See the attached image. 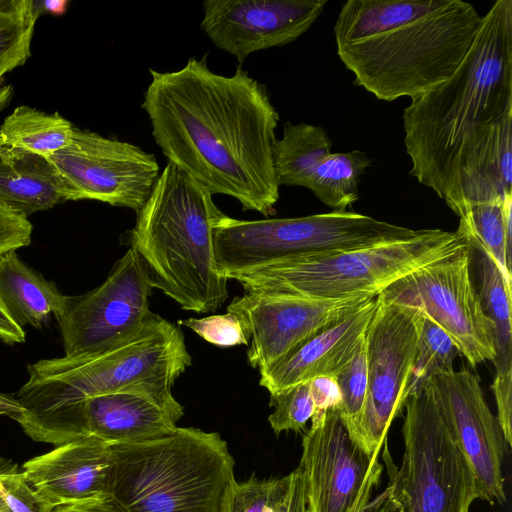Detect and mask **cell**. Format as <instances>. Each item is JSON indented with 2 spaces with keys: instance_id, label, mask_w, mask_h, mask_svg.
<instances>
[{
  "instance_id": "6da1fadb",
  "label": "cell",
  "mask_w": 512,
  "mask_h": 512,
  "mask_svg": "<svg viewBox=\"0 0 512 512\" xmlns=\"http://www.w3.org/2000/svg\"><path fill=\"white\" fill-rule=\"evenodd\" d=\"M410 174L460 218L512 195V1L497 0L454 73L403 113Z\"/></svg>"
},
{
  "instance_id": "7a4b0ae2",
  "label": "cell",
  "mask_w": 512,
  "mask_h": 512,
  "mask_svg": "<svg viewBox=\"0 0 512 512\" xmlns=\"http://www.w3.org/2000/svg\"><path fill=\"white\" fill-rule=\"evenodd\" d=\"M142 109L169 162L211 194L236 199L243 210L276 214L273 165L279 114L264 84L240 65L232 76L209 69L207 55L176 71L150 69Z\"/></svg>"
},
{
  "instance_id": "3957f363",
  "label": "cell",
  "mask_w": 512,
  "mask_h": 512,
  "mask_svg": "<svg viewBox=\"0 0 512 512\" xmlns=\"http://www.w3.org/2000/svg\"><path fill=\"white\" fill-rule=\"evenodd\" d=\"M211 192L167 162L136 213L129 241L153 288L188 311H216L228 297L214 257L213 228L224 215Z\"/></svg>"
},
{
  "instance_id": "277c9868",
  "label": "cell",
  "mask_w": 512,
  "mask_h": 512,
  "mask_svg": "<svg viewBox=\"0 0 512 512\" xmlns=\"http://www.w3.org/2000/svg\"><path fill=\"white\" fill-rule=\"evenodd\" d=\"M110 448L109 492L129 512H226L235 461L218 433L177 427Z\"/></svg>"
},
{
  "instance_id": "5b68a950",
  "label": "cell",
  "mask_w": 512,
  "mask_h": 512,
  "mask_svg": "<svg viewBox=\"0 0 512 512\" xmlns=\"http://www.w3.org/2000/svg\"><path fill=\"white\" fill-rule=\"evenodd\" d=\"M191 364L180 326L150 312L133 337L110 350L29 364L15 397L29 408L124 392L181 408L171 388Z\"/></svg>"
},
{
  "instance_id": "8992f818",
  "label": "cell",
  "mask_w": 512,
  "mask_h": 512,
  "mask_svg": "<svg viewBox=\"0 0 512 512\" xmlns=\"http://www.w3.org/2000/svg\"><path fill=\"white\" fill-rule=\"evenodd\" d=\"M481 21L470 3L438 0L430 10L381 33L337 45V53L355 83L377 99L412 100L454 73Z\"/></svg>"
},
{
  "instance_id": "52a82bcc",
  "label": "cell",
  "mask_w": 512,
  "mask_h": 512,
  "mask_svg": "<svg viewBox=\"0 0 512 512\" xmlns=\"http://www.w3.org/2000/svg\"><path fill=\"white\" fill-rule=\"evenodd\" d=\"M461 230L420 229L398 240L359 248L287 256L229 273L246 293L284 294L324 300L377 296L389 285L456 250Z\"/></svg>"
},
{
  "instance_id": "ba28073f",
  "label": "cell",
  "mask_w": 512,
  "mask_h": 512,
  "mask_svg": "<svg viewBox=\"0 0 512 512\" xmlns=\"http://www.w3.org/2000/svg\"><path fill=\"white\" fill-rule=\"evenodd\" d=\"M416 232L347 211L262 220L224 214L213 228L214 257L219 275L225 278L287 256L359 248Z\"/></svg>"
},
{
  "instance_id": "9c48e42d",
  "label": "cell",
  "mask_w": 512,
  "mask_h": 512,
  "mask_svg": "<svg viewBox=\"0 0 512 512\" xmlns=\"http://www.w3.org/2000/svg\"><path fill=\"white\" fill-rule=\"evenodd\" d=\"M404 408L402 464L388 472L402 512H468L476 500L473 473L430 382Z\"/></svg>"
},
{
  "instance_id": "30bf717a",
  "label": "cell",
  "mask_w": 512,
  "mask_h": 512,
  "mask_svg": "<svg viewBox=\"0 0 512 512\" xmlns=\"http://www.w3.org/2000/svg\"><path fill=\"white\" fill-rule=\"evenodd\" d=\"M379 295L425 314L473 367L493 361V326L473 282L466 238L453 252L398 279Z\"/></svg>"
},
{
  "instance_id": "8fae6325",
  "label": "cell",
  "mask_w": 512,
  "mask_h": 512,
  "mask_svg": "<svg viewBox=\"0 0 512 512\" xmlns=\"http://www.w3.org/2000/svg\"><path fill=\"white\" fill-rule=\"evenodd\" d=\"M417 338V310L378 295L365 335L366 399L358 420L347 430L368 455L380 453L392 421L405 407Z\"/></svg>"
},
{
  "instance_id": "7c38bea8",
  "label": "cell",
  "mask_w": 512,
  "mask_h": 512,
  "mask_svg": "<svg viewBox=\"0 0 512 512\" xmlns=\"http://www.w3.org/2000/svg\"><path fill=\"white\" fill-rule=\"evenodd\" d=\"M152 289L144 262L130 247L103 283L84 294L67 296L56 318L65 355L102 353L133 337L151 312Z\"/></svg>"
},
{
  "instance_id": "4fadbf2b",
  "label": "cell",
  "mask_w": 512,
  "mask_h": 512,
  "mask_svg": "<svg viewBox=\"0 0 512 512\" xmlns=\"http://www.w3.org/2000/svg\"><path fill=\"white\" fill-rule=\"evenodd\" d=\"M46 158L68 187L70 200H96L136 213L160 175L153 154L77 127L68 146Z\"/></svg>"
},
{
  "instance_id": "5bb4252c",
  "label": "cell",
  "mask_w": 512,
  "mask_h": 512,
  "mask_svg": "<svg viewBox=\"0 0 512 512\" xmlns=\"http://www.w3.org/2000/svg\"><path fill=\"white\" fill-rule=\"evenodd\" d=\"M378 456L352 441L339 409L312 416L298 466L306 512H356L365 506L383 471Z\"/></svg>"
},
{
  "instance_id": "9a60e30c",
  "label": "cell",
  "mask_w": 512,
  "mask_h": 512,
  "mask_svg": "<svg viewBox=\"0 0 512 512\" xmlns=\"http://www.w3.org/2000/svg\"><path fill=\"white\" fill-rule=\"evenodd\" d=\"M373 297L376 296L324 300L284 294L245 293L233 298L227 312L241 321L250 341L248 363L261 371Z\"/></svg>"
},
{
  "instance_id": "2e32d148",
  "label": "cell",
  "mask_w": 512,
  "mask_h": 512,
  "mask_svg": "<svg viewBox=\"0 0 512 512\" xmlns=\"http://www.w3.org/2000/svg\"><path fill=\"white\" fill-rule=\"evenodd\" d=\"M429 382L469 463L476 499L503 505V463L509 447L485 399L480 378L463 368L435 375Z\"/></svg>"
},
{
  "instance_id": "e0dca14e",
  "label": "cell",
  "mask_w": 512,
  "mask_h": 512,
  "mask_svg": "<svg viewBox=\"0 0 512 512\" xmlns=\"http://www.w3.org/2000/svg\"><path fill=\"white\" fill-rule=\"evenodd\" d=\"M327 0H205L201 28L239 63L251 53L294 42L322 14Z\"/></svg>"
},
{
  "instance_id": "ac0fdd59",
  "label": "cell",
  "mask_w": 512,
  "mask_h": 512,
  "mask_svg": "<svg viewBox=\"0 0 512 512\" xmlns=\"http://www.w3.org/2000/svg\"><path fill=\"white\" fill-rule=\"evenodd\" d=\"M64 424L74 439L95 436L110 444L138 443L177 428L184 408L136 393H111L62 403Z\"/></svg>"
},
{
  "instance_id": "d6986e66",
  "label": "cell",
  "mask_w": 512,
  "mask_h": 512,
  "mask_svg": "<svg viewBox=\"0 0 512 512\" xmlns=\"http://www.w3.org/2000/svg\"><path fill=\"white\" fill-rule=\"evenodd\" d=\"M22 472L54 508L96 498L110 493V443L85 436L31 458Z\"/></svg>"
},
{
  "instance_id": "ffe728a7",
  "label": "cell",
  "mask_w": 512,
  "mask_h": 512,
  "mask_svg": "<svg viewBox=\"0 0 512 512\" xmlns=\"http://www.w3.org/2000/svg\"><path fill=\"white\" fill-rule=\"evenodd\" d=\"M376 306L377 296L300 343L259 371V385L271 394L318 376H335L364 340Z\"/></svg>"
},
{
  "instance_id": "44dd1931",
  "label": "cell",
  "mask_w": 512,
  "mask_h": 512,
  "mask_svg": "<svg viewBox=\"0 0 512 512\" xmlns=\"http://www.w3.org/2000/svg\"><path fill=\"white\" fill-rule=\"evenodd\" d=\"M70 200L65 182L41 155L0 147V205L28 218Z\"/></svg>"
},
{
  "instance_id": "7402d4cb",
  "label": "cell",
  "mask_w": 512,
  "mask_h": 512,
  "mask_svg": "<svg viewBox=\"0 0 512 512\" xmlns=\"http://www.w3.org/2000/svg\"><path fill=\"white\" fill-rule=\"evenodd\" d=\"M466 238L470 266L474 268L476 291L486 316L491 320L494 335L495 377L492 385H512V323L511 285L498 266L460 220L459 227Z\"/></svg>"
},
{
  "instance_id": "603a6c76",
  "label": "cell",
  "mask_w": 512,
  "mask_h": 512,
  "mask_svg": "<svg viewBox=\"0 0 512 512\" xmlns=\"http://www.w3.org/2000/svg\"><path fill=\"white\" fill-rule=\"evenodd\" d=\"M12 250L0 255V297L20 326L41 328L64 309L67 296Z\"/></svg>"
},
{
  "instance_id": "cb8c5ba5",
  "label": "cell",
  "mask_w": 512,
  "mask_h": 512,
  "mask_svg": "<svg viewBox=\"0 0 512 512\" xmlns=\"http://www.w3.org/2000/svg\"><path fill=\"white\" fill-rule=\"evenodd\" d=\"M332 141L320 126L286 122L283 136L273 149V165L279 186L309 183L321 162L331 153Z\"/></svg>"
},
{
  "instance_id": "d4e9b609",
  "label": "cell",
  "mask_w": 512,
  "mask_h": 512,
  "mask_svg": "<svg viewBox=\"0 0 512 512\" xmlns=\"http://www.w3.org/2000/svg\"><path fill=\"white\" fill-rule=\"evenodd\" d=\"M74 125L58 112L52 114L22 105L0 125V147L48 157L70 143Z\"/></svg>"
},
{
  "instance_id": "484cf974",
  "label": "cell",
  "mask_w": 512,
  "mask_h": 512,
  "mask_svg": "<svg viewBox=\"0 0 512 512\" xmlns=\"http://www.w3.org/2000/svg\"><path fill=\"white\" fill-rule=\"evenodd\" d=\"M370 165L362 151L331 152L317 167L308 189L334 211H345L358 200L360 177Z\"/></svg>"
},
{
  "instance_id": "4316f807",
  "label": "cell",
  "mask_w": 512,
  "mask_h": 512,
  "mask_svg": "<svg viewBox=\"0 0 512 512\" xmlns=\"http://www.w3.org/2000/svg\"><path fill=\"white\" fill-rule=\"evenodd\" d=\"M460 220L511 285L512 195L473 205Z\"/></svg>"
},
{
  "instance_id": "83f0119b",
  "label": "cell",
  "mask_w": 512,
  "mask_h": 512,
  "mask_svg": "<svg viewBox=\"0 0 512 512\" xmlns=\"http://www.w3.org/2000/svg\"><path fill=\"white\" fill-rule=\"evenodd\" d=\"M41 1L0 0V83L31 57V44Z\"/></svg>"
},
{
  "instance_id": "f1b7e54d",
  "label": "cell",
  "mask_w": 512,
  "mask_h": 512,
  "mask_svg": "<svg viewBox=\"0 0 512 512\" xmlns=\"http://www.w3.org/2000/svg\"><path fill=\"white\" fill-rule=\"evenodd\" d=\"M417 329V351L407 398L428 384L431 377L453 372V362L458 352L449 335L419 310Z\"/></svg>"
},
{
  "instance_id": "f546056e",
  "label": "cell",
  "mask_w": 512,
  "mask_h": 512,
  "mask_svg": "<svg viewBox=\"0 0 512 512\" xmlns=\"http://www.w3.org/2000/svg\"><path fill=\"white\" fill-rule=\"evenodd\" d=\"M269 406L274 410L268 416V422L276 434L302 431L315 411L309 381L271 393Z\"/></svg>"
},
{
  "instance_id": "4dcf8cb0",
  "label": "cell",
  "mask_w": 512,
  "mask_h": 512,
  "mask_svg": "<svg viewBox=\"0 0 512 512\" xmlns=\"http://www.w3.org/2000/svg\"><path fill=\"white\" fill-rule=\"evenodd\" d=\"M334 377L341 394L339 412L348 430L358 420L366 399L368 380L365 338L354 356Z\"/></svg>"
},
{
  "instance_id": "1f68e13d",
  "label": "cell",
  "mask_w": 512,
  "mask_h": 512,
  "mask_svg": "<svg viewBox=\"0 0 512 512\" xmlns=\"http://www.w3.org/2000/svg\"><path fill=\"white\" fill-rule=\"evenodd\" d=\"M289 476L236 482L226 512H277L283 505Z\"/></svg>"
},
{
  "instance_id": "d6a6232c",
  "label": "cell",
  "mask_w": 512,
  "mask_h": 512,
  "mask_svg": "<svg viewBox=\"0 0 512 512\" xmlns=\"http://www.w3.org/2000/svg\"><path fill=\"white\" fill-rule=\"evenodd\" d=\"M0 488L11 512H52L48 503L26 480L16 465L0 459Z\"/></svg>"
},
{
  "instance_id": "836d02e7",
  "label": "cell",
  "mask_w": 512,
  "mask_h": 512,
  "mask_svg": "<svg viewBox=\"0 0 512 512\" xmlns=\"http://www.w3.org/2000/svg\"><path fill=\"white\" fill-rule=\"evenodd\" d=\"M179 326L193 330L205 341L219 347L247 345L249 337L241 321L232 313L178 321Z\"/></svg>"
},
{
  "instance_id": "e575fe53",
  "label": "cell",
  "mask_w": 512,
  "mask_h": 512,
  "mask_svg": "<svg viewBox=\"0 0 512 512\" xmlns=\"http://www.w3.org/2000/svg\"><path fill=\"white\" fill-rule=\"evenodd\" d=\"M314 414L321 415L329 409H339L341 394L334 376H318L309 381Z\"/></svg>"
},
{
  "instance_id": "d590c367",
  "label": "cell",
  "mask_w": 512,
  "mask_h": 512,
  "mask_svg": "<svg viewBox=\"0 0 512 512\" xmlns=\"http://www.w3.org/2000/svg\"><path fill=\"white\" fill-rule=\"evenodd\" d=\"M52 512H129L112 494L55 507Z\"/></svg>"
},
{
  "instance_id": "8d00e7d4",
  "label": "cell",
  "mask_w": 512,
  "mask_h": 512,
  "mask_svg": "<svg viewBox=\"0 0 512 512\" xmlns=\"http://www.w3.org/2000/svg\"><path fill=\"white\" fill-rule=\"evenodd\" d=\"M288 490L284 499L283 512H306V499L302 474L296 468L289 475Z\"/></svg>"
},
{
  "instance_id": "74e56055",
  "label": "cell",
  "mask_w": 512,
  "mask_h": 512,
  "mask_svg": "<svg viewBox=\"0 0 512 512\" xmlns=\"http://www.w3.org/2000/svg\"><path fill=\"white\" fill-rule=\"evenodd\" d=\"M0 339L7 344L23 343L26 340L24 328L13 318L0 297Z\"/></svg>"
},
{
  "instance_id": "f35d334b",
  "label": "cell",
  "mask_w": 512,
  "mask_h": 512,
  "mask_svg": "<svg viewBox=\"0 0 512 512\" xmlns=\"http://www.w3.org/2000/svg\"><path fill=\"white\" fill-rule=\"evenodd\" d=\"M356 512H402L391 485Z\"/></svg>"
},
{
  "instance_id": "ab89813d",
  "label": "cell",
  "mask_w": 512,
  "mask_h": 512,
  "mask_svg": "<svg viewBox=\"0 0 512 512\" xmlns=\"http://www.w3.org/2000/svg\"><path fill=\"white\" fill-rule=\"evenodd\" d=\"M22 411V407L15 396L0 393V415L13 418Z\"/></svg>"
},
{
  "instance_id": "60d3db41",
  "label": "cell",
  "mask_w": 512,
  "mask_h": 512,
  "mask_svg": "<svg viewBox=\"0 0 512 512\" xmlns=\"http://www.w3.org/2000/svg\"><path fill=\"white\" fill-rule=\"evenodd\" d=\"M67 1H43L41 7L44 12H51L53 14H62L65 11Z\"/></svg>"
},
{
  "instance_id": "b9f144b4",
  "label": "cell",
  "mask_w": 512,
  "mask_h": 512,
  "mask_svg": "<svg viewBox=\"0 0 512 512\" xmlns=\"http://www.w3.org/2000/svg\"><path fill=\"white\" fill-rule=\"evenodd\" d=\"M13 96V87L11 85L0 86V111L5 109Z\"/></svg>"
},
{
  "instance_id": "7bdbcfd3",
  "label": "cell",
  "mask_w": 512,
  "mask_h": 512,
  "mask_svg": "<svg viewBox=\"0 0 512 512\" xmlns=\"http://www.w3.org/2000/svg\"><path fill=\"white\" fill-rule=\"evenodd\" d=\"M6 510H8V507H7L6 503H5L4 495H3V492H2V490L0 488V512H4Z\"/></svg>"
},
{
  "instance_id": "ee69618b",
  "label": "cell",
  "mask_w": 512,
  "mask_h": 512,
  "mask_svg": "<svg viewBox=\"0 0 512 512\" xmlns=\"http://www.w3.org/2000/svg\"><path fill=\"white\" fill-rule=\"evenodd\" d=\"M491 388H511V387H491Z\"/></svg>"
},
{
  "instance_id": "f6af8a7d",
  "label": "cell",
  "mask_w": 512,
  "mask_h": 512,
  "mask_svg": "<svg viewBox=\"0 0 512 512\" xmlns=\"http://www.w3.org/2000/svg\"><path fill=\"white\" fill-rule=\"evenodd\" d=\"M4 512H11V511L8 509V510H6V511H4Z\"/></svg>"
}]
</instances>
